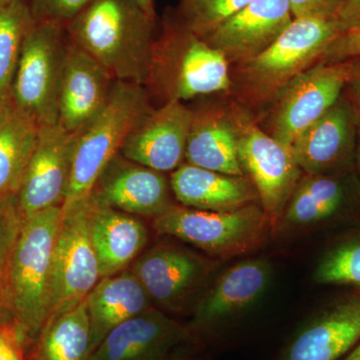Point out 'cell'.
Masks as SVG:
<instances>
[{"label": "cell", "instance_id": "obj_1", "mask_svg": "<svg viewBox=\"0 0 360 360\" xmlns=\"http://www.w3.org/2000/svg\"><path fill=\"white\" fill-rule=\"evenodd\" d=\"M155 16L136 0H92L65 26L73 44L115 80L146 85L153 65Z\"/></svg>", "mask_w": 360, "mask_h": 360}, {"label": "cell", "instance_id": "obj_2", "mask_svg": "<svg viewBox=\"0 0 360 360\" xmlns=\"http://www.w3.org/2000/svg\"><path fill=\"white\" fill-rule=\"evenodd\" d=\"M61 219L63 206L26 217L14 246L11 311L22 341L34 340L51 316L52 260Z\"/></svg>", "mask_w": 360, "mask_h": 360}, {"label": "cell", "instance_id": "obj_3", "mask_svg": "<svg viewBox=\"0 0 360 360\" xmlns=\"http://www.w3.org/2000/svg\"><path fill=\"white\" fill-rule=\"evenodd\" d=\"M151 110L144 85L116 80L103 110L77 134L70 186L63 205L89 198L104 169L120 153L132 130Z\"/></svg>", "mask_w": 360, "mask_h": 360}, {"label": "cell", "instance_id": "obj_4", "mask_svg": "<svg viewBox=\"0 0 360 360\" xmlns=\"http://www.w3.org/2000/svg\"><path fill=\"white\" fill-rule=\"evenodd\" d=\"M229 61L224 53L191 32L179 16L165 23L156 40L148 84L167 92L168 101L224 91L231 85Z\"/></svg>", "mask_w": 360, "mask_h": 360}, {"label": "cell", "instance_id": "obj_5", "mask_svg": "<svg viewBox=\"0 0 360 360\" xmlns=\"http://www.w3.org/2000/svg\"><path fill=\"white\" fill-rule=\"evenodd\" d=\"M153 226L160 236L179 239L222 259L257 250L274 231L269 217L257 205L229 212L174 205L153 219Z\"/></svg>", "mask_w": 360, "mask_h": 360}, {"label": "cell", "instance_id": "obj_6", "mask_svg": "<svg viewBox=\"0 0 360 360\" xmlns=\"http://www.w3.org/2000/svg\"><path fill=\"white\" fill-rule=\"evenodd\" d=\"M70 39L65 26L33 22L23 39L11 103L41 125L58 123V99Z\"/></svg>", "mask_w": 360, "mask_h": 360}, {"label": "cell", "instance_id": "obj_7", "mask_svg": "<svg viewBox=\"0 0 360 360\" xmlns=\"http://www.w3.org/2000/svg\"><path fill=\"white\" fill-rule=\"evenodd\" d=\"M341 32L335 18H293L274 44L243 63L246 84L262 97L281 92L323 56L329 44Z\"/></svg>", "mask_w": 360, "mask_h": 360}, {"label": "cell", "instance_id": "obj_8", "mask_svg": "<svg viewBox=\"0 0 360 360\" xmlns=\"http://www.w3.org/2000/svg\"><path fill=\"white\" fill-rule=\"evenodd\" d=\"M99 281L98 262L90 238L89 198L63 205L52 260L51 316L84 302Z\"/></svg>", "mask_w": 360, "mask_h": 360}, {"label": "cell", "instance_id": "obj_9", "mask_svg": "<svg viewBox=\"0 0 360 360\" xmlns=\"http://www.w3.org/2000/svg\"><path fill=\"white\" fill-rule=\"evenodd\" d=\"M356 65V61L322 60L296 77L281 91L271 136L290 148L302 132L340 101Z\"/></svg>", "mask_w": 360, "mask_h": 360}, {"label": "cell", "instance_id": "obj_10", "mask_svg": "<svg viewBox=\"0 0 360 360\" xmlns=\"http://www.w3.org/2000/svg\"><path fill=\"white\" fill-rule=\"evenodd\" d=\"M215 267L212 258L174 243H161L139 255L130 270L153 307L175 312L193 302Z\"/></svg>", "mask_w": 360, "mask_h": 360}, {"label": "cell", "instance_id": "obj_11", "mask_svg": "<svg viewBox=\"0 0 360 360\" xmlns=\"http://www.w3.org/2000/svg\"><path fill=\"white\" fill-rule=\"evenodd\" d=\"M238 160L276 232L302 170L291 149L253 124L238 125Z\"/></svg>", "mask_w": 360, "mask_h": 360}, {"label": "cell", "instance_id": "obj_12", "mask_svg": "<svg viewBox=\"0 0 360 360\" xmlns=\"http://www.w3.org/2000/svg\"><path fill=\"white\" fill-rule=\"evenodd\" d=\"M75 141L77 134L66 131L58 123L39 127L37 146L18 193L25 219L65 203Z\"/></svg>", "mask_w": 360, "mask_h": 360}, {"label": "cell", "instance_id": "obj_13", "mask_svg": "<svg viewBox=\"0 0 360 360\" xmlns=\"http://www.w3.org/2000/svg\"><path fill=\"white\" fill-rule=\"evenodd\" d=\"M194 111L181 101H167L153 110L123 143L120 155L160 172H174L186 160Z\"/></svg>", "mask_w": 360, "mask_h": 360}, {"label": "cell", "instance_id": "obj_14", "mask_svg": "<svg viewBox=\"0 0 360 360\" xmlns=\"http://www.w3.org/2000/svg\"><path fill=\"white\" fill-rule=\"evenodd\" d=\"M172 193L170 182L162 172L118 153L97 180L90 196L120 212L155 219L174 207Z\"/></svg>", "mask_w": 360, "mask_h": 360}, {"label": "cell", "instance_id": "obj_15", "mask_svg": "<svg viewBox=\"0 0 360 360\" xmlns=\"http://www.w3.org/2000/svg\"><path fill=\"white\" fill-rule=\"evenodd\" d=\"M189 340L184 326L153 307L112 329L89 360H167Z\"/></svg>", "mask_w": 360, "mask_h": 360}, {"label": "cell", "instance_id": "obj_16", "mask_svg": "<svg viewBox=\"0 0 360 360\" xmlns=\"http://www.w3.org/2000/svg\"><path fill=\"white\" fill-rule=\"evenodd\" d=\"M359 117L354 103L341 96L291 146L298 167L307 175H331L352 160Z\"/></svg>", "mask_w": 360, "mask_h": 360}, {"label": "cell", "instance_id": "obj_17", "mask_svg": "<svg viewBox=\"0 0 360 360\" xmlns=\"http://www.w3.org/2000/svg\"><path fill=\"white\" fill-rule=\"evenodd\" d=\"M288 0H251L212 33L201 37L229 61H245L262 53L292 22Z\"/></svg>", "mask_w": 360, "mask_h": 360}, {"label": "cell", "instance_id": "obj_18", "mask_svg": "<svg viewBox=\"0 0 360 360\" xmlns=\"http://www.w3.org/2000/svg\"><path fill=\"white\" fill-rule=\"evenodd\" d=\"M115 82L98 61L70 41L59 90L58 124L77 134L103 110Z\"/></svg>", "mask_w": 360, "mask_h": 360}, {"label": "cell", "instance_id": "obj_19", "mask_svg": "<svg viewBox=\"0 0 360 360\" xmlns=\"http://www.w3.org/2000/svg\"><path fill=\"white\" fill-rule=\"evenodd\" d=\"M265 259H248L225 270L196 302L193 323L198 328L217 326L257 302L271 278Z\"/></svg>", "mask_w": 360, "mask_h": 360}, {"label": "cell", "instance_id": "obj_20", "mask_svg": "<svg viewBox=\"0 0 360 360\" xmlns=\"http://www.w3.org/2000/svg\"><path fill=\"white\" fill-rule=\"evenodd\" d=\"M360 341V290L329 307L295 336L281 360H338Z\"/></svg>", "mask_w": 360, "mask_h": 360}, {"label": "cell", "instance_id": "obj_21", "mask_svg": "<svg viewBox=\"0 0 360 360\" xmlns=\"http://www.w3.org/2000/svg\"><path fill=\"white\" fill-rule=\"evenodd\" d=\"M90 238L101 278L124 271L148 243L141 219L98 202L89 196Z\"/></svg>", "mask_w": 360, "mask_h": 360}, {"label": "cell", "instance_id": "obj_22", "mask_svg": "<svg viewBox=\"0 0 360 360\" xmlns=\"http://www.w3.org/2000/svg\"><path fill=\"white\" fill-rule=\"evenodd\" d=\"M172 193L184 207L229 212L255 205L257 191L245 176L219 174L184 163L170 177Z\"/></svg>", "mask_w": 360, "mask_h": 360}, {"label": "cell", "instance_id": "obj_23", "mask_svg": "<svg viewBox=\"0 0 360 360\" xmlns=\"http://www.w3.org/2000/svg\"><path fill=\"white\" fill-rule=\"evenodd\" d=\"M85 302L92 352L116 326L153 307L148 292L130 269L101 278Z\"/></svg>", "mask_w": 360, "mask_h": 360}, {"label": "cell", "instance_id": "obj_24", "mask_svg": "<svg viewBox=\"0 0 360 360\" xmlns=\"http://www.w3.org/2000/svg\"><path fill=\"white\" fill-rule=\"evenodd\" d=\"M186 163L234 176H245L238 160V127L215 112H194Z\"/></svg>", "mask_w": 360, "mask_h": 360}, {"label": "cell", "instance_id": "obj_25", "mask_svg": "<svg viewBox=\"0 0 360 360\" xmlns=\"http://www.w3.org/2000/svg\"><path fill=\"white\" fill-rule=\"evenodd\" d=\"M347 202L345 184L333 175H307L300 180L276 231L309 229L335 217Z\"/></svg>", "mask_w": 360, "mask_h": 360}, {"label": "cell", "instance_id": "obj_26", "mask_svg": "<svg viewBox=\"0 0 360 360\" xmlns=\"http://www.w3.org/2000/svg\"><path fill=\"white\" fill-rule=\"evenodd\" d=\"M34 341L30 360H89L91 329L85 300L49 317Z\"/></svg>", "mask_w": 360, "mask_h": 360}, {"label": "cell", "instance_id": "obj_27", "mask_svg": "<svg viewBox=\"0 0 360 360\" xmlns=\"http://www.w3.org/2000/svg\"><path fill=\"white\" fill-rule=\"evenodd\" d=\"M39 132V123L13 103L0 110V196L20 191Z\"/></svg>", "mask_w": 360, "mask_h": 360}, {"label": "cell", "instance_id": "obj_28", "mask_svg": "<svg viewBox=\"0 0 360 360\" xmlns=\"http://www.w3.org/2000/svg\"><path fill=\"white\" fill-rule=\"evenodd\" d=\"M33 22L27 0H14L0 8V110L11 103L21 46Z\"/></svg>", "mask_w": 360, "mask_h": 360}, {"label": "cell", "instance_id": "obj_29", "mask_svg": "<svg viewBox=\"0 0 360 360\" xmlns=\"http://www.w3.org/2000/svg\"><path fill=\"white\" fill-rule=\"evenodd\" d=\"M23 220L18 193L0 196V326L13 323L9 276L14 246Z\"/></svg>", "mask_w": 360, "mask_h": 360}, {"label": "cell", "instance_id": "obj_30", "mask_svg": "<svg viewBox=\"0 0 360 360\" xmlns=\"http://www.w3.org/2000/svg\"><path fill=\"white\" fill-rule=\"evenodd\" d=\"M314 281L360 290V233L328 251L317 265Z\"/></svg>", "mask_w": 360, "mask_h": 360}, {"label": "cell", "instance_id": "obj_31", "mask_svg": "<svg viewBox=\"0 0 360 360\" xmlns=\"http://www.w3.org/2000/svg\"><path fill=\"white\" fill-rule=\"evenodd\" d=\"M251 0H179L176 15L198 37H205Z\"/></svg>", "mask_w": 360, "mask_h": 360}, {"label": "cell", "instance_id": "obj_32", "mask_svg": "<svg viewBox=\"0 0 360 360\" xmlns=\"http://www.w3.org/2000/svg\"><path fill=\"white\" fill-rule=\"evenodd\" d=\"M35 22H54L66 26L92 0H27Z\"/></svg>", "mask_w": 360, "mask_h": 360}, {"label": "cell", "instance_id": "obj_33", "mask_svg": "<svg viewBox=\"0 0 360 360\" xmlns=\"http://www.w3.org/2000/svg\"><path fill=\"white\" fill-rule=\"evenodd\" d=\"M324 60L329 63L357 61L360 63V26L341 32L324 52Z\"/></svg>", "mask_w": 360, "mask_h": 360}, {"label": "cell", "instance_id": "obj_34", "mask_svg": "<svg viewBox=\"0 0 360 360\" xmlns=\"http://www.w3.org/2000/svg\"><path fill=\"white\" fill-rule=\"evenodd\" d=\"M293 18H335L345 0H288Z\"/></svg>", "mask_w": 360, "mask_h": 360}, {"label": "cell", "instance_id": "obj_35", "mask_svg": "<svg viewBox=\"0 0 360 360\" xmlns=\"http://www.w3.org/2000/svg\"><path fill=\"white\" fill-rule=\"evenodd\" d=\"M21 342L13 323L0 326V360H23L20 352Z\"/></svg>", "mask_w": 360, "mask_h": 360}, {"label": "cell", "instance_id": "obj_36", "mask_svg": "<svg viewBox=\"0 0 360 360\" xmlns=\"http://www.w3.org/2000/svg\"><path fill=\"white\" fill-rule=\"evenodd\" d=\"M336 20L342 32L360 26V0H345Z\"/></svg>", "mask_w": 360, "mask_h": 360}, {"label": "cell", "instance_id": "obj_37", "mask_svg": "<svg viewBox=\"0 0 360 360\" xmlns=\"http://www.w3.org/2000/svg\"><path fill=\"white\" fill-rule=\"evenodd\" d=\"M357 63V61H356ZM354 90V105L356 110L357 115H359L360 122V63H357L356 70H355L354 77L350 79L349 84Z\"/></svg>", "mask_w": 360, "mask_h": 360}, {"label": "cell", "instance_id": "obj_38", "mask_svg": "<svg viewBox=\"0 0 360 360\" xmlns=\"http://www.w3.org/2000/svg\"><path fill=\"white\" fill-rule=\"evenodd\" d=\"M136 2L146 13L149 14V15L155 16L153 0H136Z\"/></svg>", "mask_w": 360, "mask_h": 360}, {"label": "cell", "instance_id": "obj_39", "mask_svg": "<svg viewBox=\"0 0 360 360\" xmlns=\"http://www.w3.org/2000/svg\"><path fill=\"white\" fill-rule=\"evenodd\" d=\"M342 360H360V341Z\"/></svg>", "mask_w": 360, "mask_h": 360}, {"label": "cell", "instance_id": "obj_40", "mask_svg": "<svg viewBox=\"0 0 360 360\" xmlns=\"http://www.w3.org/2000/svg\"><path fill=\"white\" fill-rule=\"evenodd\" d=\"M167 360H193V359L186 354V348H184V349L176 352V354L172 355V356H170Z\"/></svg>", "mask_w": 360, "mask_h": 360}, {"label": "cell", "instance_id": "obj_41", "mask_svg": "<svg viewBox=\"0 0 360 360\" xmlns=\"http://www.w3.org/2000/svg\"><path fill=\"white\" fill-rule=\"evenodd\" d=\"M14 0H0V8H4L9 4H13Z\"/></svg>", "mask_w": 360, "mask_h": 360}]
</instances>
